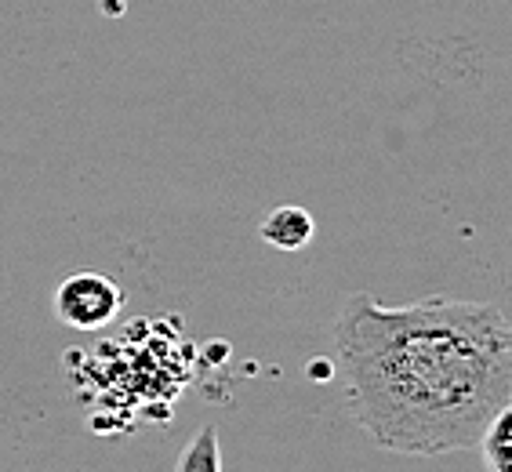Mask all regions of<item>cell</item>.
Masks as SVG:
<instances>
[{"instance_id": "obj_1", "label": "cell", "mask_w": 512, "mask_h": 472, "mask_svg": "<svg viewBox=\"0 0 512 472\" xmlns=\"http://www.w3.org/2000/svg\"><path fill=\"white\" fill-rule=\"evenodd\" d=\"M335 345L345 411L382 451H469L512 404V327L494 302L382 305L356 291L335 316Z\"/></svg>"}, {"instance_id": "obj_2", "label": "cell", "mask_w": 512, "mask_h": 472, "mask_svg": "<svg viewBox=\"0 0 512 472\" xmlns=\"http://www.w3.org/2000/svg\"><path fill=\"white\" fill-rule=\"evenodd\" d=\"M51 309H55V320H62L73 331H102L124 309V287L113 276L84 269L55 287Z\"/></svg>"}, {"instance_id": "obj_3", "label": "cell", "mask_w": 512, "mask_h": 472, "mask_svg": "<svg viewBox=\"0 0 512 472\" xmlns=\"http://www.w3.org/2000/svg\"><path fill=\"white\" fill-rule=\"evenodd\" d=\"M258 236H262L269 247H276V251H284V255H295V251H302V247L313 244L316 222H313V215H309L306 207L280 204V207H273L266 218H262Z\"/></svg>"}, {"instance_id": "obj_4", "label": "cell", "mask_w": 512, "mask_h": 472, "mask_svg": "<svg viewBox=\"0 0 512 472\" xmlns=\"http://www.w3.org/2000/svg\"><path fill=\"white\" fill-rule=\"evenodd\" d=\"M480 454L487 472H512V404L494 414L480 436Z\"/></svg>"}, {"instance_id": "obj_5", "label": "cell", "mask_w": 512, "mask_h": 472, "mask_svg": "<svg viewBox=\"0 0 512 472\" xmlns=\"http://www.w3.org/2000/svg\"><path fill=\"white\" fill-rule=\"evenodd\" d=\"M175 472H222V447H218V429L204 425L178 454Z\"/></svg>"}]
</instances>
